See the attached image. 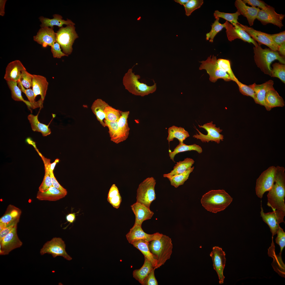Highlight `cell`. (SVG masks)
<instances>
[{
	"label": "cell",
	"mask_w": 285,
	"mask_h": 285,
	"mask_svg": "<svg viewBox=\"0 0 285 285\" xmlns=\"http://www.w3.org/2000/svg\"><path fill=\"white\" fill-rule=\"evenodd\" d=\"M163 234L156 232L153 234H149L143 230L141 225H134L129 232L126 235V238L128 242L131 244L134 241L142 239L149 242L154 240L160 238Z\"/></svg>",
	"instance_id": "cell-18"
},
{
	"label": "cell",
	"mask_w": 285,
	"mask_h": 285,
	"mask_svg": "<svg viewBox=\"0 0 285 285\" xmlns=\"http://www.w3.org/2000/svg\"><path fill=\"white\" fill-rule=\"evenodd\" d=\"M194 168V167H191L182 173L173 176L168 178L171 185L176 188L183 185L188 179L189 174L193 171Z\"/></svg>",
	"instance_id": "cell-39"
},
{
	"label": "cell",
	"mask_w": 285,
	"mask_h": 285,
	"mask_svg": "<svg viewBox=\"0 0 285 285\" xmlns=\"http://www.w3.org/2000/svg\"><path fill=\"white\" fill-rule=\"evenodd\" d=\"M156 182L153 177L145 179L139 184L137 191L136 202L150 208L156 198L155 187Z\"/></svg>",
	"instance_id": "cell-6"
},
{
	"label": "cell",
	"mask_w": 285,
	"mask_h": 285,
	"mask_svg": "<svg viewBox=\"0 0 285 285\" xmlns=\"http://www.w3.org/2000/svg\"><path fill=\"white\" fill-rule=\"evenodd\" d=\"M198 125L200 128L205 129L207 132V134L204 135L196 129L199 134H196L193 136V137L200 140L203 142H208L211 141L219 144L221 141L223 140L224 136L220 133L222 130L220 129L219 127H216V125L213 124L212 121L205 124L202 126Z\"/></svg>",
	"instance_id": "cell-12"
},
{
	"label": "cell",
	"mask_w": 285,
	"mask_h": 285,
	"mask_svg": "<svg viewBox=\"0 0 285 285\" xmlns=\"http://www.w3.org/2000/svg\"><path fill=\"white\" fill-rule=\"evenodd\" d=\"M51 47V51L54 58H60L62 56H68L61 51L60 45L56 41Z\"/></svg>",
	"instance_id": "cell-53"
},
{
	"label": "cell",
	"mask_w": 285,
	"mask_h": 285,
	"mask_svg": "<svg viewBox=\"0 0 285 285\" xmlns=\"http://www.w3.org/2000/svg\"><path fill=\"white\" fill-rule=\"evenodd\" d=\"M104 121L106 127H107L108 129V133L111 140L115 143L117 138L118 131L117 121H110L105 119Z\"/></svg>",
	"instance_id": "cell-48"
},
{
	"label": "cell",
	"mask_w": 285,
	"mask_h": 285,
	"mask_svg": "<svg viewBox=\"0 0 285 285\" xmlns=\"http://www.w3.org/2000/svg\"><path fill=\"white\" fill-rule=\"evenodd\" d=\"M76 213H71L67 215L66 216L67 221L70 224L73 223L76 219Z\"/></svg>",
	"instance_id": "cell-58"
},
{
	"label": "cell",
	"mask_w": 285,
	"mask_h": 285,
	"mask_svg": "<svg viewBox=\"0 0 285 285\" xmlns=\"http://www.w3.org/2000/svg\"><path fill=\"white\" fill-rule=\"evenodd\" d=\"M21 211L14 205H9L3 215L0 218V231L13 224H17Z\"/></svg>",
	"instance_id": "cell-19"
},
{
	"label": "cell",
	"mask_w": 285,
	"mask_h": 285,
	"mask_svg": "<svg viewBox=\"0 0 285 285\" xmlns=\"http://www.w3.org/2000/svg\"><path fill=\"white\" fill-rule=\"evenodd\" d=\"M284 17V15L277 13L274 8L267 5L265 10H260L256 18L264 25L270 23L281 28L283 26L282 21Z\"/></svg>",
	"instance_id": "cell-11"
},
{
	"label": "cell",
	"mask_w": 285,
	"mask_h": 285,
	"mask_svg": "<svg viewBox=\"0 0 285 285\" xmlns=\"http://www.w3.org/2000/svg\"><path fill=\"white\" fill-rule=\"evenodd\" d=\"M239 25L254 40L256 41L259 45H265L272 50L278 51L279 46L272 40L270 34L256 30L251 27H249L239 23Z\"/></svg>",
	"instance_id": "cell-13"
},
{
	"label": "cell",
	"mask_w": 285,
	"mask_h": 285,
	"mask_svg": "<svg viewBox=\"0 0 285 285\" xmlns=\"http://www.w3.org/2000/svg\"><path fill=\"white\" fill-rule=\"evenodd\" d=\"M108 105L101 99H97L93 102L91 108L97 119L104 127H106L103 121L105 119L104 110L106 107Z\"/></svg>",
	"instance_id": "cell-31"
},
{
	"label": "cell",
	"mask_w": 285,
	"mask_h": 285,
	"mask_svg": "<svg viewBox=\"0 0 285 285\" xmlns=\"http://www.w3.org/2000/svg\"><path fill=\"white\" fill-rule=\"evenodd\" d=\"M192 150L196 151L199 153H201L202 151L201 147L196 144L188 145L185 144L184 143H179L174 148L173 151H169V156L170 159L175 162L174 158L177 154L182 152Z\"/></svg>",
	"instance_id": "cell-37"
},
{
	"label": "cell",
	"mask_w": 285,
	"mask_h": 285,
	"mask_svg": "<svg viewBox=\"0 0 285 285\" xmlns=\"http://www.w3.org/2000/svg\"><path fill=\"white\" fill-rule=\"evenodd\" d=\"M53 28L45 27L41 28L37 35L33 37L34 40L44 47L51 46L56 42V34Z\"/></svg>",
	"instance_id": "cell-20"
},
{
	"label": "cell",
	"mask_w": 285,
	"mask_h": 285,
	"mask_svg": "<svg viewBox=\"0 0 285 285\" xmlns=\"http://www.w3.org/2000/svg\"><path fill=\"white\" fill-rule=\"evenodd\" d=\"M56 41L60 45L63 52L68 56L73 50L72 45L78 37L73 25H68L60 28L56 33Z\"/></svg>",
	"instance_id": "cell-7"
},
{
	"label": "cell",
	"mask_w": 285,
	"mask_h": 285,
	"mask_svg": "<svg viewBox=\"0 0 285 285\" xmlns=\"http://www.w3.org/2000/svg\"><path fill=\"white\" fill-rule=\"evenodd\" d=\"M194 162V160L191 158H185L183 161L177 162L173 170L169 173L164 174L163 177L168 179L173 176L182 173L191 167Z\"/></svg>",
	"instance_id": "cell-30"
},
{
	"label": "cell",
	"mask_w": 285,
	"mask_h": 285,
	"mask_svg": "<svg viewBox=\"0 0 285 285\" xmlns=\"http://www.w3.org/2000/svg\"><path fill=\"white\" fill-rule=\"evenodd\" d=\"M6 1V0H0V15L2 16H3L5 14L4 7Z\"/></svg>",
	"instance_id": "cell-59"
},
{
	"label": "cell",
	"mask_w": 285,
	"mask_h": 285,
	"mask_svg": "<svg viewBox=\"0 0 285 285\" xmlns=\"http://www.w3.org/2000/svg\"><path fill=\"white\" fill-rule=\"evenodd\" d=\"M38 114L36 115L32 114L29 115L28 119L31 124V127L34 131L41 132L43 136H46L51 133L50 129L49 126L40 123L38 118Z\"/></svg>",
	"instance_id": "cell-34"
},
{
	"label": "cell",
	"mask_w": 285,
	"mask_h": 285,
	"mask_svg": "<svg viewBox=\"0 0 285 285\" xmlns=\"http://www.w3.org/2000/svg\"><path fill=\"white\" fill-rule=\"evenodd\" d=\"M59 159H56L52 163H50L49 167V169L50 173H53V170L56 164L59 162Z\"/></svg>",
	"instance_id": "cell-61"
},
{
	"label": "cell",
	"mask_w": 285,
	"mask_h": 285,
	"mask_svg": "<svg viewBox=\"0 0 285 285\" xmlns=\"http://www.w3.org/2000/svg\"><path fill=\"white\" fill-rule=\"evenodd\" d=\"M232 200L233 198L224 190H211L202 196L201 203L207 211L216 213L225 209Z\"/></svg>",
	"instance_id": "cell-2"
},
{
	"label": "cell",
	"mask_w": 285,
	"mask_h": 285,
	"mask_svg": "<svg viewBox=\"0 0 285 285\" xmlns=\"http://www.w3.org/2000/svg\"><path fill=\"white\" fill-rule=\"evenodd\" d=\"M271 77H277L285 83V65L279 63H276L272 65Z\"/></svg>",
	"instance_id": "cell-43"
},
{
	"label": "cell",
	"mask_w": 285,
	"mask_h": 285,
	"mask_svg": "<svg viewBox=\"0 0 285 285\" xmlns=\"http://www.w3.org/2000/svg\"><path fill=\"white\" fill-rule=\"evenodd\" d=\"M238 85L240 92L243 95L250 96L254 99L256 103V99L255 93L253 89L249 86L242 83L236 78L233 80Z\"/></svg>",
	"instance_id": "cell-47"
},
{
	"label": "cell",
	"mask_w": 285,
	"mask_h": 285,
	"mask_svg": "<svg viewBox=\"0 0 285 285\" xmlns=\"http://www.w3.org/2000/svg\"><path fill=\"white\" fill-rule=\"evenodd\" d=\"M213 262L214 269L216 272L219 279V283H223L225 277L223 274L226 259L225 254L221 248L214 246L210 254Z\"/></svg>",
	"instance_id": "cell-16"
},
{
	"label": "cell",
	"mask_w": 285,
	"mask_h": 285,
	"mask_svg": "<svg viewBox=\"0 0 285 285\" xmlns=\"http://www.w3.org/2000/svg\"><path fill=\"white\" fill-rule=\"evenodd\" d=\"M50 174L53 186L61 191L67 194L66 190L59 183L55 177L53 172L50 173Z\"/></svg>",
	"instance_id": "cell-56"
},
{
	"label": "cell",
	"mask_w": 285,
	"mask_h": 285,
	"mask_svg": "<svg viewBox=\"0 0 285 285\" xmlns=\"http://www.w3.org/2000/svg\"><path fill=\"white\" fill-rule=\"evenodd\" d=\"M32 89L35 97L40 95L41 98L44 100L46 95L48 85L46 78L40 75L33 74Z\"/></svg>",
	"instance_id": "cell-26"
},
{
	"label": "cell",
	"mask_w": 285,
	"mask_h": 285,
	"mask_svg": "<svg viewBox=\"0 0 285 285\" xmlns=\"http://www.w3.org/2000/svg\"><path fill=\"white\" fill-rule=\"evenodd\" d=\"M17 225L3 239L0 240V254L8 255L13 249L20 247L22 244L17 233Z\"/></svg>",
	"instance_id": "cell-15"
},
{
	"label": "cell",
	"mask_w": 285,
	"mask_h": 285,
	"mask_svg": "<svg viewBox=\"0 0 285 285\" xmlns=\"http://www.w3.org/2000/svg\"><path fill=\"white\" fill-rule=\"evenodd\" d=\"M213 15L215 18H222L230 22L234 26L239 23L238 21V16L241 15L238 11L234 13H228L221 12L218 10L215 11Z\"/></svg>",
	"instance_id": "cell-42"
},
{
	"label": "cell",
	"mask_w": 285,
	"mask_h": 285,
	"mask_svg": "<svg viewBox=\"0 0 285 285\" xmlns=\"http://www.w3.org/2000/svg\"><path fill=\"white\" fill-rule=\"evenodd\" d=\"M44 163L45 170V175L42 183L39 188V191L42 192L46 191L53 186L49 169L50 162L49 161H46Z\"/></svg>",
	"instance_id": "cell-40"
},
{
	"label": "cell",
	"mask_w": 285,
	"mask_h": 285,
	"mask_svg": "<svg viewBox=\"0 0 285 285\" xmlns=\"http://www.w3.org/2000/svg\"><path fill=\"white\" fill-rule=\"evenodd\" d=\"M260 208V216L263 220L269 226L273 236L276 234L279 224L284 222V218L285 212L276 210L265 213L262 206Z\"/></svg>",
	"instance_id": "cell-14"
},
{
	"label": "cell",
	"mask_w": 285,
	"mask_h": 285,
	"mask_svg": "<svg viewBox=\"0 0 285 285\" xmlns=\"http://www.w3.org/2000/svg\"><path fill=\"white\" fill-rule=\"evenodd\" d=\"M243 1L245 4L251 6V7H256L257 6L258 8H260L261 10H265L267 8V5L263 1L259 0H243Z\"/></svg>",
	"instance_id": "cell-55"
},
{
	"label": "cell",
	"mask_w": 285,
	"mask_h": 285,
	"mask_svg": "<svg viewBox=\"0 0 285 285\" xmlns=\"http://www.w3.org/2000/svg\"><path fill=\"white\" fill-rule=\"evenodd\" d=\"M155 269L153 268L144 279L142 285H158V284L154 275Z\"/></svg>",
	"instance_id": "cell-52"
},
{
	"label": "cell",
	"mask_w": 285,
	"mask_h": 285,
	"mask_svg": "<svg viewBox=\"0 0 285 285\" xmlns=\"http://www.w3.org/2000/svg\"><path fill=\"white\" fill-rule=\"evenodd\" d=\"M121 111L108 105L106 107L104 110L105 119L110 121H117L121 116Z\"/></svg>",
	"instance_id": "cell-45"
},
{
	"label": "cell",
	"mask_w": 285,
	"mask_h": 285,
	"mask_svg": "<svg viewBox=\"0 0 285 285\" xmlns=\"http://www.w3.org/2000/svg\"><path fill=\"white\" fill-rule=\"evenodd\" d=\"M149 242L144 240L140 239L135 240L131 244L139 249L144 255L152 263L154 268L156 265L157 261L154 258L149 247Z\"/></svg>",
	"instance_id": "cell-32"
},
{
	"label": "cell",
	"mask_w": 285,
	"mask_h": 285,
	"mask_svg": "<svg viewBox=\"0 0 285 285\" xmlns=\"http://www.w3.org/2000/svg\"><path fill=\"white\" fill-rule=\"evenodd\" d=\"M168 136L167 138L169 143L173 140L174 138L177 139L180 143H183V141L189 136L188 132L184 128L173 126L168 129Z\"/></svg>",
	"instance_id": "cell-33"
},
{
	"label": "cell",
	"mask_w": 285,
	"mask_h": 285,
	"mask_svg": "<svg viewBox=\"0 0 285 285\" xmlns=\"http://www.w3.org/2000/svg\"><path fill=\"white\" fill-rule=\"evenodd\" d=\"M144 258V262L142 266L139 269L134 270L133 272L134 278L141 284L144 279L154 268L151 262L145 257Z\"/></svg>",
	"instance_id": "cell-35"
},
{
	"label": "cell",
	"mask_w": 285,
	"mask_h": 285,
	"mask_svg": "<svg viewBox=\"0 0 285 285\" xmlns=\"http://www.w3.org/2000/svg\"><path fill=\"white\" fill-rule=\"evenodd\" d=\"M189 0H175L174 1L182 5H185Z\"/></svg>",
	"instance_id": "cell-62"
},
{
	"label": "cell",
	"mask_w": 285,
	"mask_h": 285,
	"mask_svg": "<svg viewBox=\"0 0 285 285\" xmlns=\"http://www.w3.org/2000/svg\"><path fill=\"white\" fill-rule=\"evenodd\" d=\"M285 169L276 167L275 182L267 195V205L273 211L278 210L285 212Z\"/></svg>",
	"instance_id": "cell-1"
},
{
	"label": "cell",
	"mask_w": 285,
	"mask_h": 285,
	"mask_svg": "<svg viewBox=\"0 0 285 285\" xmlns=\"http://www.w3.org/2000/svg\"><path fill=\"white\" fill-rule=\"evenodd\" d=\"M276 234L277 236L276 239V242L279 245L280 253H281L285 246V232L280 226L278 227Z\"/></svg>",
	"instance_id": "cell-51"
},
{
	"label": "cell",
	"mask_w": 285,
	"mask_h": 285,
	"mask_svg": "<svg viewBox=\"0 0 285 285\" xmlns=\"http://www.w3.org/2000/svg\"><path fill=\"white\" fill-rule=\"evenodd\" d=\"M278 52L281 55L284 56L285 55V43L282 44L279 46Z\"/></svg>",
	"instance_id": "cell-60"
},
{
	"label": "cell",
	"mask_w": 285,
	"mask_h": 285,
	"mask_svg": "<svg viewBox=\"0 0 285 285\" xmlns=\"http://www.w3.org/2000/svg\"><path fill=\"white\" fill-rule=\"evenodd\" d=\"M254 59L257 66L265 74L271 76L272 68L270 65L275 60L285 64L284 56L281 55L278 51L270 48L263 49L258 45L253 48Z\"/></svg>",
	"instance_id": "cell-3"
},
{
	"label": "cell",
	"mask_w": 285,
	"mask_h": 285,
	"mask_svg": "<svg viewBox=\"0 0 285 285\" xmlns=\"http://www.w3.org/2000/svg\"><path fill=\"white\" fill-rule=\"evenodd\" d=\"M217 62L220 69L223 72L227 73L230 77L231 80L233 81L236 77L231 69L230 60L220 58L217 60Z\"/></svg>",
	"instance_id": "cell-46"
},
{
	"label": "cell",
	"mask_w": 285,
	"mask_h": 285,
	"mask_svg": "<svg viewBox=\"0 0 285 285\" xmlns=\"http://www.w3.org/2000/svg\"><path fill=\"white\" fill-rule=\"evenodd\" d=\"M274 82L270 80L261 84H257L255 83L249 85L254 92L256 99V103L263 106L265 107V98L267 92L274 89Z\"/></svg>",
	"instance_id": "cell-23"
},
{
	"label": "cell",
	"mask_w": 285,
	"mask_h": 285,
	"mask_svg": "<svg viewBox=\"0 0 285 285\" xmlns=\"http://www.w3.org/2000/svg\"><path fill=\"white\" fill-rule=\"evenodd\" d=\"M25 69V68L19 60L12 61L6 66L4 78L7 82H17L20 79L22 71Z\"/></svg>",
	"instance_id": "cell-21"
},
{
	"label": "cell",
	"mask_w": 285,
	"mask_h": 285,
	"mask_svg": "<svg viewBox=\"0 0 285 285\" xmlns=\"http://www.w3.org/2000/svg\"><path fill=\"white\" fill-rule=\"evenodd\" d=\"M108 202L114 207L118 208L122 201V198L118 189L115 184H113L109 190L107 198Z\"/></svg>",
	"instance_id": "cell-38"
},
{
	"label": "cell",
	"mask_w": 285,
	"mask_h": 285,
	"mask_svg": "<svg viewBox=\"0 0 285 285\" xmlns=\"http://www.w3.org/2000/svg\"><path fill=\"white\" fill-rule=\"evenodd\" d=\"M270 36L273 41L279 46L285 43V31L277 34H270Z\"/></svg>",
	"instance_id": "cell-54"
},
{
	"label": "cell",
	"mask_w": 285,
	"mask_h": 285,
	"mask_svg": "<svg viewBox=\"0 0 285 285\" xmlns=\"http://www.w3.org/2000/svg\"><path fill=\"white\" fill-rule=\"evenodd\" d=\"M149 247L154 258L157 261L155 270L164 265L172 253L173 245L171 239L163 235L160 239L149 242Z\"/></svg>",
	"instance_id": "cell-4"
},
{
	"label": "cell",
	"mask_w": 285,
	"mask_h": 285,
	"mask_svg": "<svg viewBox=\"0 0 285 285\" xmlns=\"http://www.w3.org/2000/svg\"><path fill=\"white\" fill-rule=\"evenodd\" d=\"M33 74L28 72L26 69L23 70L21 72L20 80L22 84L25 88H30L32 86Z\"/></svg>",
	"instance_id": "cell-50"
},
{
	"label": "cell",
	"mask_w": 285,
	"mask_h": 285,
	"mask_svg": "<svg viewBox=\"0 0 285 285\" xmlns=\"http://www.w3.org/2000/svg\"><path fill=\"white\" fill-rule=\"evenodd\" d=\"M64 241L60 238L55 237L46 243L41 249V255L47 253L51 254L54 258L61 256L68 260L72 258L67 253L65 250Z\"/></svg>",
	"instance_id": "cell-10"
},
{
	"label": "cell",
	"mask_w": 285,
	"mask_h": 285,
	"mask_svg": "<svg viewBox=\"0 0 285 285\" xmlns=\"http://www.w3.org/2000/svg\"><path fill=\"white\" fill-rule=\"evenodd\" d=\"M265 103L267 110L270 111L272 108L276 107H283L284 102L283 98L280 96L277 92L273 89L268 91L267 93L265 98Z\"/></svg>",
	"instance_id": "cell-29"
},
{
	"label": "cell",
	"mask_w": 285,
	"mask_h": 285,
	"mask_svg": "<svg viewBox=\"0 0 285 285\" xmlns=\"http://www.w3.org/2000/svg\"><path fill=\"white\" fill-rule=\"evenodd\" d=\"M67 194L52 186L45 192L39 191L36 198L40 201H56L64 197Z\"/></svg>",
	"instance_id": "cell-28"
},
{
	"label": "cell",
	"mask_w": 285,
	"mask_h": 285,
	"mask_svg": "<svg viewBox=\"0 0 285 285\" xmlns=\"http://www.w3.org/2000/svg\"><path fill=\"white\" fill-rule=\"evenodd\" d=\"M276 167L272 166L263 171L256 180L255 192L257 197L261 199L264 194L268 191L274 183Z\"/></svg>",
	"instance_id": "cell-9"
},
{
	"label": "cell",
	"mask_w": 285,
	"mask_h": 285,
	"mask_svg": "<svg viewBox=\"0 0 285 285\" xmlns=\"http://www.w3.org/2000/svg\"><path fill=\"white\" fill-rule=\"evenodd\" d=\"M17 224H13L8 226L0 231V240L3 239L6 235L8 234L13 229Z\"/></svg>",
	"instance_id": "cell-57"
},
{
	"label": "cell",
	"mask_w": 285,
	"mask_h": 285,
	"mask_svg": "<svg viewBox=\"0 0 285 285\" xmlns=\"http://www.w3.org/2000/svg\"><path fill=\"white\" fill-rule=\"evenodd\" d=\"M18 87L21 91L23 92L27 96L28 99L35 108L41 107L42 106L44 101L41 98L37 102L35 101V97L33 90L30 88L26 89L21 84L20 80L17 82Z\"/></svg>",
	"instance_id": "cell-41"
},
{
	"label": "cell",
	"mask_w": 285,
	"mask_h": 285,
	"mask_svg": "<svg viewBox=\"0 0 285 285\" xmlns=\"http://www.w3.org/2000/svg\"><path fill=\"white\" fill-rule=\"evenodd\" d=\"M238 23L235 26H234L227 21L224 23L228 40L232 41L236 39H238L244 42L252 43L255 46L258 45V44L256 41L239 25Z\"/></svg>",
	"instance_id": "cell-17"
},
{
	"label": "cell",
	"mask_w": 285,
	"mask_h": 285,
	"mask_svg": "<svg viewBox=\"0 0 285 285\" xmlns=\"http://www.w3.org/2000/svg\"><path fill=\"white\" fill-rule=\"evenodd\" d=\"M216 56L213 55L208 57L205 60L200 62L201 63L200 70H205L209 75V80L215 83L219 79H222L225 81L231 80L230 77L226 73L221 70L219 67Z\"/></svg>",
	"instance_id": "cell-8"
},
{
	"label": "cell",
	"mask_w": 285,
	"mask_h": 285,
	"mask_svg": "<svg viewBox=\"0 0 285 285\" xmlns=\"http://www.w3.org/2000/svg\"><path fill=\"white\" fill-rule=\"evenodd\" d=\"M219 20L218 18H216L211 25V29L210 31L206 34V40H209V41L211 42H213L214 38L216 34L225 27L224 23H220L219 21Z\"/></svg>",
	"instance_id": "cell-44"
},
{
	"label": "cell",
	"mask_w": 285,
	"mask_h": 285,
	"mask_svg": "<svg viewBox=\"0 0 285 285\" xmlns=\"http://www.w3.org/2000/svg\"><path fill=\"white\" fill-rule=\"evenodd\" d=\"M53 17L52 19L44 17L42 16L40 17L39 19L41 23L40 25L41 28L50 27L53 28L54 26L55 25L61 28L63 27L64 25H75L71 20L67 19V20H65L63 19L62 17L59 15L54 14Z\"/></svg>",
	"instance_id": "cell-27"
},
{
	"label": "cell",
	"mask_w": 285,
	"mask_h": 285,
	"mask_svg": "<svg viewBox=\"0 0 285 285\" xmlns=\"http://www.w3.org/2000/svg\"><path fill=\"white\" fill-rule=\"evenodd\" d=\"M203 3V0H189L184 6L186 15L187 16L191 15L195 10L201 7Z\"/></svg>",
	"instance_id": "cell-49"
},
{
	"label": "cell",
	"mask_w": 285,
	"mask_h": 285,
	"mask_svg": "<svg viewBox=\"0 0 285 285\" xmlns=\"http://www.w3.org/2000/svg\"><path fill=\"white\" fill-rule=\"evenodd\" d=\"M139 75H136L132 71V68L129 69L124 75L122 80L125 89L130 93L136 96L142 97L154 92L156 89V83L149 86L146 84L140 82L139 79Z\"/></svg>",
	"instance_id": "cell-5"
},
{
	"label": "cell",
	"mask_w": 285,
	"mask_h": 285,
	"mask_svg": "<svg viewBox=\"0 0 285 285\" xmlns=\"http://www.w3.org/2000/svg\"><path fill=\"white\" fill-rule=\"evenodd\" d=\"M131 207L135 216L134 225H141L144 221L151 218L154 214L150 208L137 202L131 205Z\"/></svg>",
	"instance_id": "cell-22"
},
{
	"label": "cell",
	"mask_w": 285,
	"mask_h": 285,
	"mask_svg": "<svg viewBox=\"0 0 285 285\" xmlns=\"http://www.w3.org/2000/svg\"><path fill=\"white\" fill-rule=\"evenodd\" d=\"M129 114V111H121V116L117 121L118 131L115 143L119 144L125 140L128 137L130 128L128 125L127 119Z\"/></svg>",
	"instance_id": "cell-25"
},
{
	"label": "cell",
	"mask_w": 285,
	"mask_h": 285,
	"mask_svg": "<svg viewBox=\"0 0 285 285\" xmlns=\"http://www.w3.org/2000/svg\"><path fill=\"white\" fill-rule=\"evenodd\" d=\"M235 5L237 11L241 15L246 17L250 26L253 25L260 10L259 8L247 6L241 0H236Z\"/></svg>",
	"instance_id": "cell-24"
},
{
	"label": "cell",
	"mask_w": 285,
	"mask_h": 285,
	"mask_svg": "<svg viewBox=\"0 0 285 285\" xmlns=\"http://www.w3.org/2000/svg\"><path fill=\"white\" fill-rule=\"evenodd\" d=\"M7 85L10 89L12 98L17 101H22L24 102L28 107L34 108L32 104L29 101L25 100L21 95V91L17 86V82L12 81H7Z\"/></svg>",
	"instance_id": "cell-36"
}]
</instances>
